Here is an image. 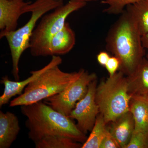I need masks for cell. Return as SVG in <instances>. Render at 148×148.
<instances>
[{
	"label": "cell",
	"instance_id": "7c38bea8",
	"mask_svg": "<svg viewBox=\"0 0 148 148\" xmlns=\"http://www.w3.org/2000/svg\"><path fill=\"white\" fill-rule=\"evenodd\" d=\"M76 43V35L70 24L66 22L64 27L54 35L49 45L50 56L64 55L73 48Z\"/></svg>",
	"mask_w": 148,
	"mask_h": 148
},
{
	"label": "cell",
	"instance_id": "7a4b0ae2",
	"mask_svg": "<svg viewBox=\"0 0 148 148\" xmlns=\"http://www.w3.org/2000/svg\"><path fill=\"white\" fill-rule=\"evenodd\" d=\"M21 113L27 117L25 125L29 139L34 143L47 136H62L83 144L86 135L71 119L42 102L21 106Z\"/></svg>",
	"mask_w": 148,
	"mask_h": 148
},
{
	"label": "cell",
	"instance_id": "9a60e30c",
	"mask_svg": "<svg viewBox=\"0 0 148 148\" xmlns=\"http://www.w3.org/2000/svg\"><path fill=\"white\" fill-rule=\"evenodd\" d=\"M129 111L135 121V130L148 133V96H132Z\"/></svg>",
	"mask_w": 148,
	"mask_h": 148
},
{
	"label": "cell",
	"instance_id": "d4e9b609",
	"mask_svg": "<svg viewBox=\"0 0 148 148\" xmlns=\"http://www.w3.org/2000/svg\"><path fill=\"white\" fill-rule=\"evenodd\" d=\"M71 1H78L85 2L87 3V2L96 1L98 0H71Z\"/></svg>",
	"mask_w": 148,
	"mask_h": 148
},
{
	"label": "cell",
	"instance_id": "9c48e42d",
	"mask_svg": "<svg viewBox=\"0 0 148 148\" xmlns=\"http://www.w3.org/2000/svg\"><path fill=\"white\" fill-rule=\"evenodd\" d=\"M31 2L24 0H0V38L16 30L23 8Z\"/></svg>",
	"mask_w": 148,
	"mask_h": 148
},
{
	"label": "cell",
	"instance_id": "30bf717a",
	"mask_svg": "<svg viewBox=\"0 0 148 148\" xmlns=\"http://www.w3.org/2000/svg\"><path fill=\"white\" fill-rule=\"evenodd\" d=\"M55 55L52 56L50 62L43 68L36 71L30 72L31 76L24 80L11 81L8 77H2L1 83L4 86L3 93L0 97V107L8 104L12 97L16 95H20L23 93L25 88L33 81L36 79L40 75L51 66L55 60Z\"/></svg>",
	"mask_w": 148,
	"mask_h": 148
},
{
	"label": "cell",
	"instance_id": "44dd1931",
	"mask_svg": "<svg viewBox=\"0 0 148 148\" xmlns=\"http://www.w3.org/2000/svg\"><path fill=\"white\" fill-rule=\"evenodd\" d=\"M120 147L116 140L108 129L106 135L101 142L100 148H120Z\"/></svg>",
	"mask_w": 148,
	"mask_h": 148
},
{
	"label": "cell",
	"instance_id": "5bb4252c",
	"mask_svg": "<svg viewBox=\"0 0 148 148\" xmlns=\"http://www.w3.org/2000/svg\"><path fill=\"white\" fill-rule=\"evenodd\" d=\"M127 78L130 95L148 96V61L146 57Z\"/></svg>",
	"mask_w": 148,
	"mask_h": 148
},
{
	"label": "cell",
	"instance_id": "ba28073f",
	"mask_svg": "<svg viewBox=\"0 0 148 148\" xmlns=\"http://www.w3.org/2000/svg\"><path fill=\"white\" fill-rule=\"evenodd\" d=\"M97 87L96 79L90 83L86 95L77 103L69 116L77 121V127L85 135L91 131L100 113L99 107L95 101Z\"/></svg>",
	"mask_w": 148,
	"mask_h": 148
},
{
	"label": "cell",
	"instance_id": "8fae6325",
	"mask_svg": "<svg viewBox=\"0 0 148 148\" xmlns=\"http://www.w3.org/2000/svg\"><path fill=\"white\" fill-rule=\"evenodd\" d=\"M109 131L121 148H126L135 130V121L129 111L111 122Z\"/></svg>",
	"mask_w": 148,
	"mask_h": 148
},
{
	"label": "cell",
	"instance_id": "52a82bcc",
	"mask_svg": "<svg viewBox=\"0 0 148 148\" xmlns=\"http://www.w3.org/2000/svg\"><path fill=\"white\" fill-rule=\"evenodd\" d=\"M95 73L84 70L82 74L65 90L44 100V103L57 112L69 116L78 102L85 96L90 83L97 79Z\"/></svg>",
	"mask_w": 148,
	"mask_h": 148
},
{
	"label": "cell",
	"instance_id": "cb8c5ba5",
	"mask_svg": "<svg viewBox=\"0 0 148 148\" xmlns=\"http://www.w3.org/2000/svg\"><path fill=\"white\" fill-rule=\"evenodd\" d=\"M141 39L143 47L148 50V33L142 36Z\"/></svg>",
	"mask_w": 148,
	"mask_h": 148
},
{
	"label": "cell",
	"instance_id": "ac0fdd59",
	"mask_svg": "<svg viewBox=\"0 0 148 148\" xmlns=\"http://www.w3.org/2000/svg\"><path fill=\"white\" fill-rule=\"evenodd\" d=\"M106 123L102 114L99 113L87 140L81 148H100L101 142L108 130Z\"/></svg>",
	"mask_w": 148,
	"mask_h": 148
},
{
	"label": "cell",
	"instance_id": "4fadbf2b",
	"mask_svg": "<svg viewBox=\"0 0 148 148\" xmlns=\"http://www.w3.org/2000/svg\"><path fill=\"white\" fill-rule=\"evenodd\" d=\"M20 130L19 121L13 113L0 111V148H9Z\"/></svg>",
	"mask_w": 148,
	"mask_h": 148
},
{
	"label": "cell",
	"instance_id": "5b68a950",
	"mask_svg": "<svg viewBox=\"0 0 148 148\" xmlns=\"http://www.w3.org/2000/svg\"><path fill=\"white\" fill-rule=\"evenodd\" d=\"M125 76L119 71L97 86L95 101L107 124L129 111L132 96Z\"/></svg>",
	"mask_w": 148,
	"mask_h": 148
},
{
	"label": "cell",
	"instance_id": "2e32d148",
	"mask_svg": "<svg viewBox=\"0 0 148 148\" xmlns=\"http://www.w3.org/2000/svg\"><path fill=\"white\" fill-rule=\"evenodd\" d=\"M125 10L128 12L138 26L141 36L148 33V0H142L135 3L129 5Z\"/></svg>",
	"mask_w": 148,
	"mask_h": 148
},
{
	"label": "cell",
	"instance_id": "277c9868",
	"mask_svg": "<svg viewBox=\"0 0 148 148\" xmlns=\"http://www.w3.org/2000/svg\"><path fill=\"white\" fill-rule=\"evenodd\" d=\"M64 5V0H36L30 2L22 9V14L32 12L29 21L17 30L6 33L4 36L10 49L12 71L15 81H19V62L23 52L30 47V39L38 20L49 11Z\"/></svg>",
	"mask_w": 148,
	"mask_h": 148
},
{
	"label": "cell",
	"instance_id": "7402d4cb",
	"mask_svg": "<svg viewBox=\"0 0 148 148\" xmlns=\"http://www.w3.org/2000/svg\"><path fill=\"white\" fill-rule=\"evenodd\" d=\"M120 61L118 58L114 56L110 57L105 66L109 76H112L117 73V71L120 69Z\"/></svg>",
	"mask_w": 148,
	"mask_h": 148
},
{
	"label": "cell",
	"instance_id": "6da1fadb",
	"mask_svg": "<svg viewBox=\"0 0 148 148\" xmlns=\"http://www.w3.org/2000/svg\"><path fill=\"white\" fill-rule=\"evenodd\" d=\"M141 38L135 19L125 9L107 34L106 49L119 59V71L126 76L135 71L145 57Z\"/></svg>",
	"mask_w": 148,
	"mask_h": 148
},
{
	"label": "cell",
	"instance_id": "484cf974",
	"mask_svg": "<svg viewBox=\"0 0 148 148\" xmlns=\"http://www.w3.org/2000/svg\"><path fill=\"white\" fill-rule=\"evenodd\" d=\"M145 57H146V58H147V59L148 61V50L147 53V54H146Z\"/></svg>",
	"mask_w": 148,
	"mask_h": 148
},
{
	"label": "cell",
	"instance_id": "8992f818",
	"mask_svg": "<svg viewBox=\"0 0 148 148\" xmlns=\"http://www.w3.org/2000/svg\"><path fill=\"white\" fill-rule=\"evenodd\" d=\"M86 3L85 2L70 0L53 12L44 14L35 27L30 39L31 55L34 57L50 56L49 45L52 37L64 27L70 14L84 7Z\"/></svg>",
	"mask_w": 148,
	"mask_h": 148
},
{
	"label": "cell",
	"instance_id": "e0dca14e",
	"mask_svg": "<svg viewBox=\"0 0 148 148\" xmlns=\"http://www.w3.org/2000/svg\"><path fill=\"white\" fill-rule=\"evenodd\" d=\"M36 148H79L82 144L62 136H47L34 143Z\"/></svg>",
	"mask_w": 148,
	"mask_h": 148
},
{
	"label": "cell",
	"instance_id": "ffe728a7",
	"mask_svg": "<svg viewBox=\"0 0 148 148\" xmlns=\"http://www.w3.org/2000/svg\"><path fill=\"white\" fill-rule=\"evenodd\" d=\"M126 148H148V133L134 130Z\"/></svg>",
	"mask_w": 148,
	"mask_h": 148
},
{
	"label": "cell",
	"instance_id": "603a6c76",
	"mask_svg": "<svg viewBox=\"0 0 148 148\" xmlns=\"http://www.w3.org/2000/svg\"><path fill=\"white\" fill-rule=\"evenodd\" d=\"M110 58V56L109 53L105 51H101L97 56V60L98 64L104 67Z\"/></svg>",
	"mask_w": 148,
	"mask_h": 148
},
{
	"label": "cell",
	"instance_id": "3957f363",
	"mask_svg": "<svg viewBox=\"0 0 148 148\" xmlns=\"http://www.w3.org/2000/svg\"><path fill=\"white\" fill-rule=\"evenodd\" d=\"M53 64L25 88L23 93L10 101L9 106L30 105L62 92L81 75L84 69L67 73L59 66L62 63L59 56L55 55Z\"/></svg>",
	"mask_w": 148,
	"mask_h": 148
},
{
	"label": "cell",
	"instance_id": "d6986e66",
	"mask_svg": "<svg viewBox=\"0 0 148 148\" xmlns=\"http://www.w3.org/2000/svg\"><path fill=\"white\" fill-rule=\"evenodd\" d=\"M141 1L142 0H102L101 3L108 5L107 8L103 10L104 13L116 15L122 13L127 5Z\"/></svg>",
	"mask_w": 148,
	"mask_h": 148
}]
</instances>
